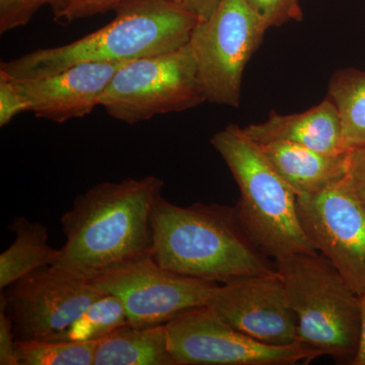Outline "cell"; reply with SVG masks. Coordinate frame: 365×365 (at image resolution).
<instances>
[{
	"instance_id": "1",
	"label": "cell",
	"mask_w": 365,
	"mask_h": 365,
	"mask_svg": "<svg viewBox=\"0 0 365 365\" xmlns=\"http://www.w3.org/2000/svg\"><path fill=\"white\" fill-rule=\"evenodd\" d=\"M165 182L155 176L98 182L60 218L66 244L54 265L83 279L153 257V205Z\"/></svg>"
},
{
	"instance_id": "2",
	"label": "cell",
	"mask_w": 365,
	"mask_h": 365,
	"mask_svg": "<svg viewBox=\"0 0 365 365\" xmlns=\"http://www.w3.org/2000/svg\"><path fill=\"white\" fill-rule=\"evenodd\" d=\"M151 222L153 259L173 272L222 283L276 269L242 225L235 207L216 203L182 207L160 195Z\"/></svg>"
},
{
	"instance_id": "3",
	"label": "cell",
	"mask_w": 365,
	"mask_h": 365,
	"mask_svg": "<svg viewBox=\"0 0 365 365\" xmlns=\"http://www.w3.org/2000/svg\"><path fill=\"white\" fill-rule=\"evenodd\" d=\"M111 23L81 39L2 61L0 73L25 81L85 62H124L186 45L198 19L172 0H122Z\"/></svg>"
},
{
	"instance_id": "4",
	"label": "cell",
	"mask_w": 365,
	"mask_h": 365,
	"mask_svg": "<svg viewBox=\"0 0 365 365\" xmlns=\"http://www.w3.org/2000/svg\"><path fill=\"white\" fill-rule=\"evenodd\" d=\"M210 143L227 163L240 190L237 215L262 251L275 260L319 253L297 215V195L274 170L260 144L241 127L227 125Z\"/></svg>"
},
{
	"instance_id": "5",
	"label": "cell",
	"mask_w": 365,
	"mask_h": 365,
	"mask_svg": "<svg viewBox=\"0 0 365 365\" xmlns=\"http://www.w3.org/2000/svg\"><path fill=\"white\" fill-rule=\"evenodd\" d=\"M275 268L299 322L297 344L318 357L352 364L359 342L360 295L322 254L283 257Z\"/></svg>"
},
{
	"instance_id": "6",
	"label": "cell",
	"mask_w": 365,
	"mask_h": 365,
	"mask_svg": "<svg viewBox=\"0 0 365 365\" xmlns=\"http://www.w3.org/2000/svg\"><path fill=\"white\" fill-rule=\"evenodd\" d=\"M189 42L173 51L129 62L100 100L110 117L128 125L182 112L205 102Z\"/></svg>"
},
{
	"instance_id": "7",
	"label": "cell",
	"mask_w": 365,
	"mask_h": 365,
	"mask_svg": "<svg viewBox=\"0 0 365 365\" xmlns=\"http://www.w3.org/2000/svg\"><path fill=\"white\" fill-rule=\"evenodd\" d=\"M268 29L245 0H222L208 20L197 23L189 44L206 101L239 107L242 74Z\"/></svg>"
},
{
	"instance_id": "8",
	"label": "cell",
	"mask_w": 365,
	"mask_h": 365,
	"mask_svg": "<svg viewBox=\"0 0 365 365\" xmlns=\"http://www.w3.org/2000/svg\"><path fill=\"white\" fill-rule=\"evenodd\" d=\"M104 294L91 281L50 265L1 290L0 311L11 319L16 340H60Z\"/></svg>"
},
{
	"instance_id": "9",
	"label": "cell",
	"mask_w": 365,
	"mask_h": 365,
	"mask_svg": "<svg viewBox=\"0 0 365 365\" xmlns=\"http://www.w3.org/2000/svg\"><path fill=\"white\" fill-rule=\"evenodd\" d=\"M176 365H294L318 359L299 344L269 345L223 321L209 306L188 309L167 324Z\"/></svg>"
},
{
	"instance_id": "10",
	"label": "cell",
	"mask_w": 365,
	"mask_h": 365,
	"mask_svg": "<svg viewBox=\"0 0 365 365\" xmlns=\"http://www.w3.org/2000/svg\"><path fill=\"white\" fill-rule=\"evenodd\" d=\"M300 225L359 295L365 294V203L347 175L313 194L297 195Z\"/></svg>"
},
{
	"instance_id": "11",
	"label": "cell",
	"mask_w": 365,
	"mask_h": 365,
	"mask_svg": "<svg viewBox=\"0 0 365 365\" xmlns=\"http://www.w3.org/2000/svg\"><path fill=\"white\" fill-rule=\"evenodd\" d=\"M91 282L121 299L134 327L165 325L188 309L207 306L220 284L173 272L158 265L153 257Z\"/></svg>"
},
{
	"instance_id": "12",
	"label": "cell",
	"mask_w": 365,
	"mask_h": 365,
	"mask_svg": "<svg viewBox=\"0 0 365 365\" xmlns=\"http://www.w3.org/2000/svg\"><path fill=\"white\" fill-rule=\"evenodd\" d=\"M207 306L230 326L260 342L297 344L299 322L276 269L218 284Z\"/></svg>"
},
{
	"instance_id": "13",
	"label": "cell",
	"mask_w": 365,
	"mask_h": 365,
	"mask_svg": "<svg viewBox=\"0 0 365 365\" xmlns=\"http://www.w3.org/2000/svg\"><path fill=\"white\" fill-rule=\"evenodd\" d=\"M129 62H85L45 78L11 79L28 102L30 112L62 124L88 116L100 106L115 74Z\"/></svg>"
},
{
	"instance_id": "14",
	"label": "cell",
	"mask_w": 365,
	"mask_h": 365,
	"mask_svg": "<svg viewBox=\"0 0 365 365\" xmlns=\"http://www.w3.org/2000/svg\"><path fill=\"white\" fill-rule=\"evenodd\" d=\"M242 130L259 144L283 141L330 155L350 150L343 140L339 113L328 97L299 114L280 115L271 111L265 122L248 125Z\"/></svg>"
},
{
	"instance_id": "15",
	"label": "cell",
	"mask_w": 365,
	"mask_h": 365,
	"mask_svg": "<svg viewBox=\"0 0 365 365\" xmlns=\"http://www.w3.org/2000/svg\"><path fill=\"white\" fill-rule=\"evenodd\" d=\"M260 146L274 170L297 195L317 193L347 175L350 150L330 155L283 141Z\"/></svg>"
},
{
	"instance_id": "16",
	"label": "cell",
	"mask_w": 365,
	"mask_h": 365,
	"mask_svg": "<svg viewBox=\"0 0 365 365\" xmlns=\"http://www.w3.org/2000/svg\"><path fill=\"white\" fill-rule=\"evenodd\" d=\"M93 365H176L169 349L167 324L121 327L98 341Z\"/></svg>"
},
{
	"instance_id": "17",
	"label": "cell",
	"mask_w": 365,
	"mask_h": 365,
	"mask_svg": "<svg viewBox=\"0 0 365 365\" xmlns=\"http://www.w3.org/2000/svg\"><path fill=\"white\" fill-rule=\"evenodd\" d=\"M9 230L16 240L0 254V290L38 269L54 265L60 258V249L50 246L47 227L42 223L16 216Z\"/></svg>"
},
{
	"instance_id": "18",
	"label": "cell",
	"mask_w": 365,
	"mask_h": 365,
	"mask_svg": "<svg viewBox=\"0 0 365 365\" xmlns=\"http://www.w3.org/2000/svg\"><path fill=\"white\" fill-rule=\"evenodd\" d=\"M328 98L335 104L348 150L365 146V72L339 69L329 83Z\"/></svg>"
},
{
	"instance_id": "19",
	"label": "cell",
	"mask_w": 365,
	"mask_h": 365,
	"mask_svg": "<svg viewBox=\"0 0 365 365\" xmlns=\"http://www.w3.org/2000/svg\"><path fill=\"white\" fill-rule=\"evenodd\" d=\"M126 325L129 321L123 302L105 292L88 306L60 340L96 342Z\"/></svg>"
},
{
	"instance_id": "20",
	"label": "cell",
	"mask_w": 365,
	"mask_h": 365,
	"mask_svg": "<svg viewBox=\"0 0 365 365\" xmlns=\"http://www.w3.org/2000/svg\"><path fill=\"white\" fill-rule=\"evenodd\" d=\"M96 342L16 340L19 365H93Z\"/></svg>"
},
{
	"instance_id": "21",
	"label": "cell",
	"mask_w": 365,
	"mask_h": 365,
	"mask_svg": "<svg viewBox=\"0 0 365 365\" xmlns=\"http://www.w3.org/2000/svg\"><path fill=\"white\" fill-rule=\"evenodd\" d=\"M268 28L281 26L304 18L299 0H245Z\"/></svg>"
},
{
	"instance_id": "22",
	"label": "cell",
	"mask_w": 365,
	"mask_h": 365,
	"mask_svg": "<svg viewBox=\"0 0 365 365\" xmlns=\"http://www.w3.org/2000/svg\"><path fill=\"white\" fill-rule=\"evenodd\" d=\"M39 9L36 0H0V34L26 26Z\"/></svg>"
},
{
	"instance_id": "23",
	"label": "cell",
	"mask_w": 365,
	"mask_h": 365,
	"mask_svg": "<svg viewBox=\"0 0 365 365\" xmlns=\"http://www.w3.org/2000/svg\"><path fill=\"white\" fill-rule=\"evenodd\" d=\"M30 111L28 102L16 88L13 81L0 73V126L11 123L19 114Z\"/></svg>"
},
{
	"instance_id": "24",
	"label": "cell",
	"mask_w": 365,
	"mask_h": 365,
	"mask_svg": "<svg viewBox=\"0 0 365 365\" xmlns=\"http://www.w3.org/2000/svg\"><path fill=\"white\" fill-rule=\"evenodd\" d=\"M122 0H74L59 16L60 24L71 23L81 19L114 11Z\"/></svg>"
},
{
	"instance_id": "25",
	"label": "cell",
	"mask_w": 365,
	"mask_h": 365,
	"mask_svg": "<svg viewBox=\"0 0 365 365\" xmlns=\"http://www.w3.org/2000/svg\"><path fill=\"white\" fill-rule=\"evenodd\" d=\"M16 343L13 324L7 314L0 311V364L19 365Z\"/></svg>"
},
{
	"instance_id": "26",
	"label": "cell",
	"mask_w": 365,
	"mask_h": 365,
	"mask_svg": "<svg viewBox=\"0 0 365 365\" xmlns=\"http://www.w3.org/2000/svg\"><path fill=\"white\" fill-rule=\"evenodd\" d=\"M347 177L357 195L365 203V146L350 150Z\"/></svg>"
},
{
	"instance_id": "27",
	"label": "cell",
	"mask_w": 365,
	"mask_h": 365,
	"mask_svg": "<svg viewBox=\"0 0 365 365\" xmlns=\"http://www.w3.org/2000/svg\"><path fill=\"white\" fill-rule=\"evenodd\" d=\"M193 14L199 21L208 20L215 13L222 0H172Z\"/></svg>"
},
{
	"instance_id": "28",
	"label": "cell",
	"mask_w": 365,
	"mask_h": 365,
	"mask_svg": "<svg viewBox=\"0 0 365 365\" xmlns=\"http://www.w3.org/2000/svg\"><path fill=\"white\" fill-rule=\"evenodd\" d=\"M353 365H365V294L360 295V333L359 348Z\"/></svg>"
},
{
	"instance_id": "29",
	"label": "cell",
	"mask_w": 365,
	"mask_h": 365,
	"mask_svg": "<svg viewBox=\"0 0 365 365\" xmlns=\"http://www.w3.org/2000/svg\"><path fill=\"white\" fill-rule=\"evenodd\" d=\"M74 0H36L39 6H48L52 9V13L54 14L55 21L58 20L59 16L62 13L71 6Z\"/></svg>"
}]
</instances>
